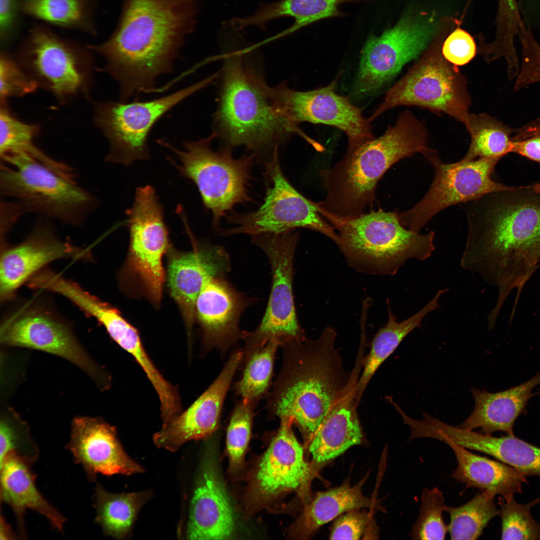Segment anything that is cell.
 I'll return each instance as SVG.
<instances>
[{
  "instance_id": "cell-35",
  "label": "cell",
  "mask_w": 540,
  "mask_h": 540,
  "mask_svg": "<svg viewBox=\"0 0 540 540\" xmlns=\"http://www.w3.org/2000/svg\"><path fill=\"white\" fill-rule=\"evenodd\" d=\"M150 496L148 491L112 494L98 484L94 494L96 522L106 534L124 538L132 532L138 514Z\"/></svg>"
},
{
  "instance_id": "cell-42",
  "label": "cell",
  "mask_w": 540,
  "mask_h": 540,
  "mask_svg": "<svg viewBox=\"0 0 540 540\" xmlns=\"http://www.w3.org/2000/svg\"><path fill=\"white\" fill-rule=\"evenodd\" d=\"M252 403L242 400L234 408L226 433V450L232 470L240 468L251 434Z\"/></svg>"
},
{
  "instance_id": "cell-39",
  "label": "cell",
  "mask_w": 540,
  "mask_h": 540,
  "mask_svg": "<svg viewBox=\"0 0 540 540\" xmlns=\"http://www.w3.org/2000/svg\"><path fill=\"white\" fill-rule=\"evenodd\" d=\"M280 346L279 340L272 339L245 352L248 360L242 376L236 384L242 400L253 404L266 392L272 378L274 356Z\"/></svg>"
},
{
  "instance_id": "cell-1",
  "label": "cell",
  "mask_w": 540,
  "mask_h": 540,
  "mask_svg": "<svg viewBox=\"0 0 540 540\" xmlns=\"http://www.w3.org/2000/svg\"><path fill=\"white\" fill-rule=\"evenodd\" d=\"M468 234L460 261L464 270L477 274L498 289L489 314L498 318L507 298L518 296L540 266V193L531 186L486 194L462 204Z\"/></svg>"
},
{
  "instance_id": "cell-4",
  "label": "cell",
  "mask_w": 540,
  "mask_h": 540,
  "mask_svg": "<svg viewBox=\"0 0 540 540\" xmlns=\"http://www.w3.org/2000/svg\"><path fill=\"white\" fill-rule=\"evenodd\" d=\"M337 334L328 326L316 340L304 336L281 344L282 366L268 408L273 416L290 420L308 442L350 377L336 348Z\"/></svg>"
},
{
  "instance_id": "cell-6",
  "label": "cell",
  "mask_w": 540,
  "mask_h": 540,
  "mask_svg": "<svg viewBox=\"0 0 540 540\" xmlns=\"http://www.w3.org/2000/svg\"><path fill=\"white\" fill-rule=\"evenodd\" d=\"M320 214L338 233L336 244L348 263L360 272L393 276L408 260H426L435 250L434 232L406 228L397 212L380 208L346 219Z\"/></svg>"
},
{
  "instance_id": "cell-27",
  "label": "cell",
  "mask_w": 540,
  "mask_h": 540,
  "mask_svg": "<svg viewBox=\"0 0 540 540\" xmlns=\"http://www.w3.org/2000/svg\"><path fill=\"white\" fill-rule=\"evenodd\" d=\"M540 384L538 372L525 382L502 392L493 393L472 388L474 410L458 426L470 430L480 428L487 434L502 432L514 435V424L518 416L525 412L533 396V389Z\"/></svg>"
},
{
  "instance_id": "cell-50",
  "label": "cell",
  "mask_w": 540,
  "mask_h": 540,
  "mask_svg": "<svg viewBox=\"0 0 540 540\" xmlns=\"http://www.w3.org/2000/svg\"><path fill=\"white\" fill-rule=\"evenodd\" d=\"M0 540L13 539L14 536L2 516H0Z\"/></svg>"
},
{
  "instance_id": "cell-23",
  "label": "cell",
  "mask_w": 540,
  "mask_h": 540,
  "mask_svg": "<svg viewBox=\"0 0 540 540\" xmlns=\"http://www.w3.org/2000/svg\"><path fill=\"white\" fill-rule=\"evenodd\" d=\"M198 472L189 509L186 538L228 539L234 532L235 516L212 452H206Z\"/></svg>"
},
{
  "instance_id": "cell-20",
  "label": "cell",
  "mask_w": 540,
  "mask_h": 540,
  "mask_svg": "<svg viewBox=\"0 0 540 540\" xmlns=\"http://www.w3.org/2000/svg\"><path fill=\"white\" fill-rule=\"evenodd\" d=\"M168 252L167 286L190 337L196 320V302L202 286L210 278L224 277L230 271V259L221 246L204 244L195 243L190 252L170 248Z\"/></svg>"
},
{
  "instance_id": "cell-9",
  "label": "cell",
  "mask_w": 540,
  "mask_h": 540,
  "mask_svg": "<svg viewBox=\"0 0 540 540\" xmlns=\"http://www.w3.org/2000/svg\"><path fill=\"white\" fill-rule=\"evenodd\" d=\"M90 52L87 46L84 48L46 25L36 22L16 58L38 86L64 102L89 92L93 65Z\"/></svg>"
},
{
  "instance_id": "cell-31",
  "label": "cell",
  "mask_w": 540,
  "mask_h": 540,
  "mask_svg": "<svg viewBox=\"0 0 540 540\" xmlns=\"http://www.w3.org/2000/svg\"><path fill=\"white\" fill-rule=\"evenodd\" d=\"M362 0H280L262 4L252 15L236 18L230 22L232 28L238 31L250 26L264 28L268 22L278 18H294V24L280 36L322 19L340 16L344 14L338 9L340 4Z\"/></svg>"
},
{
  "instance_id": "cell-34",
  "label": "cell",
  "mask_w": 540,
  "mask_h": 540,
  "mask_svg": "<svg viewBox=\"0 0 540 540\" xmlns=\"http://www.w3.org/2000/svg\"><path fill=\"white\" fill-rule=\"evenodd\" d=\"M96 6L94 0H22V10L44 24L95 35Z\"/></svg>"
},
{
  "instance_id": "cell-11",
  "label": "cell",
  "mask_w": 540,
  "mask_h": 540,
  "mask_svg": "<svg viewBox=\"0 0 540 540\" xmlns=\"http://www.w3.org/2000/svg\"><path fill=\"white\" fill-rule=\"evenodd\" d=\"M278 149L266 163L267 188L263 203L255 211L228 216L235 226L221 231L223 236L246 234L252 236L304 228L326 236L336 244L338 234L318 212L314 202L300 193L288 182L280 168Z\"/></svg>"
},
{
  "instance_id": "cell-18",
  "label": "cell",
  "mask_w": 540,
  "mask_h": 540,
  "mask_svg": "<svg viewBox=\"0 0 540 540\" xmlns=\"http://www.w3.org/2000/svg\"><path fill=\"white\" fill-rule=\"evenodd\" d=\"M292 424L288 418L280 419V428L258 464L250 492L255 502L264 504L288 492L304 494L307 489L312 467L304 459Z\"/></svg>"
},
{
  "instance_id": "cell-10",
  "label": "cell",
  "mask_w": 540,
  "mask_h": 540,
  "mask_svg": "<svg viewBox=\"0 0 540 540\" xmlns=\"http://www.w3.org/2000/svg\"><path fill=\"white\" fill-rule=\"evenodd\" d=\"M216 134L184 143V150L160 140L172 150L180 161L176 166L181 176L196 186L204 206L212 212V224L217 227L222 216L235 205L250 200L248 185L254 154L236 159L231 148L218 151L210 148Z\"/></svg>"
},
{
  "instance_id": "cell-17",
  "label": "cell",
  "mask_w": 540,
  "mask_h": 540,
  "mask_svg": "<svg viewBox=\"0 0 540 540\" xmlns=\"http://www.w3.org/2000/svg\"><path fill=\"white\" fill-rule=\"evenodd\" d=\"M339 77L326 86L312 90H295L284 82L271 90L277 106L294 128L301 130L298 125L302 122L338 128L346 136L347 152H350L375 137L371 122L363 116L362 110L348 97L336 92Z\"/></svg>"
},
{
  "instance_id": "cell-16",
  "label": "cell",
  "mask_w": 540,
  "mask_h": 540,
  "mask_svg": "<svg viewBox=\"0 0 540 540\" xmlns=\"http://www.w3.org/2000/svg\"><path fill=\"white\" fill-rule=\"evenodd\" d=\"M1 344L34 349L61 357L82 369L102 390L110 386L108 373L92 359L68 326L42 308L26 306L1 324Z\"/></svg>"
},
{
  "instance_id": "cell-13",
  "label": "cell",
  "mask_w": 540,
  "mask_h": 540,
  "mask_svg": "<svg viewBox=\"0 0 540 540\" xmlns=\"http://www.w3.org/2000/svg\"><path fill=\"white\" fill-rule=\"evenodd\" d=\"M421 154L434 169L433 181L416 204L406 211L398 212L402 224L414 232H420L435 215L448 206L514 188L496 182L490 178L501 158L460 160L446 164L442 160L436 150L428 148Z\"/></svg>"
},
{
  "instance_id": "cell-38",
  "label": "cell",
  "mask_w": 540,
  "mask_h": 540,
  "mask_svg": "<svg viewBox=\"0 0 540 540\" xmlns=\"http://www.w3.org/2000/svg\"><path fill=\"white\" fill-rule=\"evenodd\" d=\"M0 103V158L12 154H26L51 168H58L60 162L48 156L34 144V138L39 130L38 125L22 122L10 112L6 102Z\"/></svg>"
},
{
  "instance_id": "cell-32",
  "label": "cell",
  "mask_w": 540,
  "mask_h": 540,
  "mask_svg": "<svg viewBox=\"0 0 540 540\" xmlns=\"http://www.w3.org/2000/svg\"><path fill=\"white\" fill-rule=\"evenodd\" d=\"M366 477L353 486L346 482L338 487L317 493L294 524V536L308 538L322 525L348 511L375 507V502L362 492Z\"/></svg>"
},
{
  "instance_id": "cell-5",
  "label": "cell",
  "mask_w": 540,
  "mask_h": 540,
  "mask_svg": "<svg viewBox=\"0 0 540 540\" xmlns=\"http://www.w3.org/2000/svg\"><path fill=\"white\" fill-rule=\"evenodd\" d=\"M428 138L422 122L408 110L402 112L382 136L346 152L332 168L320 172L326 194L315 202L318 212L342 219L363 214L384 174L400 160L427 149Z\"/></svg>"
},
{
  "instance_id": "cell-44",
  "label": "cell",
  "mask_w": 540,
  "mask_h": 540,
  "mask_svg": "<svg viewBox=\"0 0 540 540\" xmlns=\"http://www.w3.org/2000/svg\"><path fill=\"white\" fill-rule=\"evenodd\" d=\"M38 86L16 58H14L4 51L0 52V102H6L10 97L22 96L32 93Z\"/></svg>"
},
{
  "instance_id": "cell-24",
  "label": "cell",
  "mask_w": 540,
  "mask_h": 540,
  "mask_svg": "<svg viewBox=\"0 0 540 540\" xmlns=\"http://www.w3.org/2000/svg\"><path fill=\"white\" fill-rule=\"evenodd\" d=\"M126 260L119 274L120 284L132 296H142L159 307L166 278L162 265L170 248L168 231L150 224L130 232Z\"/></svg>"
},
{
  "instance_id": "cell-2",
  "label": "cell",
  "mask_w": 540,
  "mask_h": 540,
  "mask_svg": "<svg viewBox=\"0 0 540 540\" xmlns=\"http://www.w3.org/2000/svg\"><path fill=\"white\" fill-rule=\"evenodd\" d=\"M198 0H125L116 27L88 48L103 57L104 70L120 86V101L152 91L171 72L186 38L196 24Z\"/></svg>"
},
{
  "instance_id": "cell-12",
  "label": "cell",
  "mask_w": 540,
  "mask_h": 540,
  "mask_svg": "<svg viewBox=\"0 0 540 540\" xmlns=\"http://www.w3.org/2000/svg\"><path fill=\"white\" fill-rule=\"evenodd\" d=\"M216 78L208 77L170 94L148 101H106L97 104L94 120L110 144L105 160L129 166L147 160L148 139L155 123L180 102Z\"/></svg>"
},
{
  "instance_id": "cell-46",
  "label": "cell",
  "mask_w": 540,
  "mask_h": 540,
  "mask_svg": "<svg viewBox=\"0 0 540 540\" xmlns=\"http://www.w3.org/2000/svg\"><path fill=\"white\" fill-rule=\"evenodd\" d=\"M511 140V152L540 163V118L514 129Z\"/></svg>"
},
{
  "instance_id": "cell-40",
  "label": "cell",
  "mask_w": 540,
  "mask_h": 540,
  "mask_svg": "<svg viewBox=\"0 0 540 540\" xmlns=\"http://www.w3.org/2000/svg\"><path fill=\"white\" fill-rule=\"evenodd\" d=\"M540 502V498L526 504L517 502L514 497L499 498L502 540H540V524L532 516L530 509Z\"/></svg>"
},
{
  "instance_id": "cell-3",
  "label": "cell",
  "mask_w": 540,
  "mask_h": 540,
  "mask_svg": "<svg viewBox=\"0 0 540 540\" xmlns=\"http://www.w3.org/2000/svg\"><path fill=\"white\" fill-rule=\"evenodd\" d=\"M232 30L224 34L223 54L218 106L214 116L216 136L225 148L244 146L254 154L274 152L294 134V128L276 106L264 80L257 52L238 44Z\"/></svg>"
},
{
  "instance_id": "cell-43",
  "label": "cell",
  "mask_w": 540,
  "mask_h": 540,
  "mask_svg": "<svg viewBox=\"0 0 540 540\" xmlns=\"http://www.w3.org/2000/svg\"><path fill=\"white\" fill-rule=\"evenodd\" d=\"M38 450L31 439L26 426L16 417L4 416L0 423V464L14 456L32 464Z\"/></svg>"
},
{
  "instance_id": "cell-29",
  "label": "cell",
  "mask_w": 540,
  "mask_h": 540,
  "mask_svg": "<svg viewBox=\"0 0 540 540\" xmlns=\"http://www.w3.org/2000/svg\"><path fill=\"white\" fill-rule=\"evenodd\" d=\"M442 442L451 448L456 460L452 478L468 488L509 499L522 493V484L528 482L527 476L512 466L476 454L451 440Z\"/></svg>"
},
{
  "instance_id": "cell-37",
  "label": "cell",
  "mask_w": 540,
  "mask_h": 540,
  "mask_svg": "<svg viewBox=\"0 0 540 540\" xmlns=\"http://www.w3.org/2000/svg\"><path fill=\"white\" fill-rule=\"evenodd\" d=\"M495 496L487 491L476 494L459 506H446L450 516L448 526L452 540H476L482 534L490 521L500 514Z\"/></svg>"
},
{
  "instance_id": "cell-26",
  "label": "cell",
  "mask_w": 540,
  "mask_h": 540,
  "mask_svg": "<svg viewBox=\"0 0 540 540\" xmlns=\"http://www.w3.org/2000/svg\"><path fill=\"white\" fill-rule=\"evenodd\" d=\"M360 374L358 370H352L342 396L330 408L308 442L313 468L314 465L328 462L364 440L356 399Z\"/></svg>"
},
{
  "instance_id": "cell-22",
  "label": "cell",
  "mask_w": 540,
  "mask_h": 540,
  "mask_svg": "<svg viewBox=\"0 0 540 540\" xmlns=\"http://www.w3.org/2000/svg\"><path fill=\"white\" fill-rule=\"evenodd\" d=\"M67 448L92 480L98 474L129 476L144 471L126 454L115 428L100 418H75Z\"/></svg>"
},
{
  "instance_id": "cell-41",
  "label": "cell",
  "mask_w": 540,
  "mask_h": 540,
  "mask_svg": "<svg viewBox=\"0 0 540 540\" xmlns=\"http://www.w3.org/2000/svg\"><path fill=\"white\" fill-rule=\"evenodd\" d=\"M442 492L437 488L422 491L418 516L410 536L413 540H444L448 531L442 518L446 509Z\"/></svg>"
},
{
  "instance_id": "cell-36",
  "label": "cell",
  "mask_w": 540,
  "mask_h": 540,
  "mask_svg": "<svg viewBox=\"0 0 540 540\" xmlns=\"http://www.w3.org/2000/svg\"><path fill=\"white\" fill-rule=\"evenodd\" d=\"M464 126L470 134L468 148L461 159L502 158L511 152V136L514 129L485 113L469 114Z\"/></svg>"
},
{
  "instance_id": "cell-48",
  "label": "cell",
  "mask_w": 540,
  "mask_h": 540,
  "mask_svg": "<svg viewBox=\"0 0 540 540\" xmlns=\"http://www.w3.org/2000/svg\"><path fill=\"white\" fill-rule=\"evenodd\" d=\"M22 0H0V42L5 46L16 36L21 22Z\"/></svg>"
},
{
  "instance_id": "cell-30",
  "label": "cell",
  "mask_w": 540,
  "mask_h": 540,
  "mask_svg": "<svg viewBox=\"0 0 540 540\" xmlns=\"http://www.w3.org/2000/svg\"><path fill=\"white\" fill-rule=\"evenodd\" d=\"M448 288L438 290L432 298L416 313L400 322L386 300L388 319L374 336L368 355L362 360V370L356 388V399L359 404L370 381L382 364L394 352L402 340L414 330L421 326L424 318L438 307L439 299Z\"/></svg>"
},
{
  "instance_id": "cell-25",
  "label": "cell",
  "mask_w": 540,
  "mask_h": 540,
  "mask_svg": "<svg viewBox=\"0 0 540 540\" xmlns=\"http://www.w3.org/2000/svg\"><path fill=\"white\" fill-rule=\"evenodd\" d=\"M251 300L224 280L210 278L202 286L195 306L196 320L204 348H226L242 336L238 321Z\"/></svg>"
},
{
  "instance_id": "cell-28",
  "label": "cell",
  "mask_w": 540,
  "mask_h": 540,
  "mask_svg": "<svg viewBox=\"0 0 540 540\" xmlns=\"http://www.w3.org/2000/svg\"><path fill=\"white\" fill-rule=\"evenodd\" d=\"M32 464L14 456H8L0 464L1 500L11 506L24 538L26 536L24 515L28 509L44 516L54 528L62 532L66 519L38 490Z\"/></svg>"
},
{
  "instance_id": "cell-51",
  "label": "cell",
  "mask_w": 540,
  "mask_h": 540,
  "mask_svg": "<svg viewBox=\"0 0 540 540\" xmlns=\"http://www.w3.org/2000/svg\"><path fill=\"white\" fill-rule=\"evenodd\" d=\"M531 186L535 192L540 193V182L536 184Z\"/></svg>"
},
{
  "instance_id": "cell-15",
  "label": "cell",
  "mask_w": 540,
  "mask_h": 540,
  "mask_svg": "<svg viewBox=\"0 0 540 540\" xmlns=\"http://www.w3.org/2000/svg\"><path fill=\"white\" fill-rule=\"evenodd\" d=\"M436 26L432 16L406 15L380 36H370L361 52L354 94H372L393 79L429 47Z\"/></svg>"
},
{
  "instance_id": "cell-49",
  "label": "cell",
  "mask_w": 540,
  "mask_h": 540,
  "mask_svg": "<svg viewBox=\"0 0 540 540\" xmlns=\"http://www.w3.org/2000/svg\"><path fill=\"white\" fill-rule=\"evenodd\" d=\"M520 17L531 31L540 32V0H516Z\"/></svg>"
},
{
  "instance_id": "cell-19",
  "label": "cell",
  "mask_w": 540,
  "mask_h": 540,
  "mask_svg": "<svg viewBox=\"0 0 540 540\" xmlns=\"http://www.w3.org/2000/svg\"><path fill=\"white\" fill-rule=\"evenodd\" d=\"M91 260L90 252L60 240L47 225L36 226L18 244L4 245L0 258V299L10 300L18 289L52 262Z\"/></svg>"
},
{
  "instance_id": "cell-21",
  "label": "cell",
  "mask_w": 540,
  "mask_h": 540,
  "mask_svg": "<svg viewBox=\"0 0 540 540\" xmlns=\"http://www.w3.org/2000/svg\"><path fill=\"white\" fill-rule=\"evenodd\" d=\"M244 355L242 350L233 352L209 387L186 410L162 425L152 436L157 447L174 452L186 442L206 438L216 430L227 392Z\"/></svg>"
},
{
  "instance_id": "cell-47",
  "label": "cell",
  "mask_w": 540,
  "mask_h": 540,
  "mask_svg": "<svg viewBox=\"0 0 540 540\" xmlns=\"http://www.w3.org/2000/svg\"><path fill=\"white\" fill-rule=\"evenodd\" d=\"M370 520V515L359 509L348 511L338 517L332 526L331 540H359Z\"/></svg>"
},
{
  "instance_id": "cell-45",
  "label": "cell",
  "mask_w": 540,
  "mask_h": 540,
  "mask_svg": "<svg viewBox=\"0 0 540 540\" xmlns=\"http://www.w3.org/2000/svg\"><path fill=\"white\" fill-rule=\"evenodd\" d=\"M441 52L449 62L456 66H462L474 58L476 53V46L468 32L458 28L445 38Z\"/></svg>"
},
{
  "instance_id": "cell-8",
  "label": "cell",
  "mask_w": 540,
  "mask_h": 540,
  "mask_svg": "<svg viewBox=\"0 0 540 540\" xmlns=\"http://www.w3.org/2000/svg\"><path fill=\"white\" fill-rule=\"evenodd\" d=\"M442 42L429 46L408 72L386 92L368 118L402 106H416L444 113L466 124L472 104L466 76L443 56Z\"/></svg>"
},
{
  "instance_id": "cell-14",
  "label": "cell",
  "mask_w": 540,
  "mask_h": 540,
  "mask_svg": "<svg viewBox=\"0 0 540 540\" xmlns=\"http://www.w3.org/2000/svg\"><path fill=\"white\" fill-rule=\"evenodd\" d=\"M298 238L295 230L252 236V242L268 258L272 285L267 307L258 326L252 332L242 334L246 351L270 340H278L282 344L305 336L297 318L292 291L294 258Z\"/></svg>"
},
{
  "instance_id": "cell-33",
  "label": "cell",
  "mask_w": 540,
  "mask_h": 540,
  "mask_svg": "<svg viewBox=\"0 0 540 540\" xmlns=\"http://www.w3.org/2000/svg\"><path fill=\"white\" fill-rule=\"evenodd\" d=\"M453 440L461 446L490 455L526 476H540V448L514 435L494 437L458 428Z\"/></svg>"
},
{
  "instance_id": "cell-7",
  "label": "cell",
  "mask_w": 540,
  "mask_h": 540,
  "mask_svg": "<svg viewBox=\"0 0 540 540\" xmlns=\"http://www.w3.org/2000/svg\"><path fill=\"white\" fill-rule=\"evenodd\" d=\"M0 192L24 212L65 224H82L96 204V198L66 176L25 154L1 158Z\"/></svg>"
}]
</instances>
